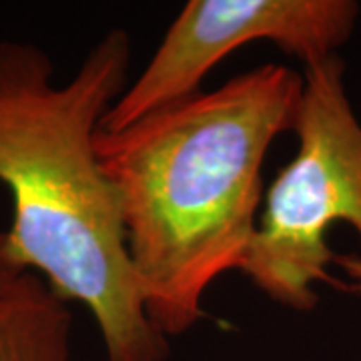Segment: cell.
<instances>
[{"label": "cell", "instance_id": "obj_1", "mask_svg": "<svg viewBox=\"0 0 361 361\" xmlns=\"http://www.w3.org/2000/svg\"><path fill=\"white\" fill-rule=\"evenodd\" d=\"M301 90L303 75L267 63L125 129L97 130L147 317L167 339L205 317L203 297L221 275L243 269L263 161L295 127Z\"/></svg>", "mask_w": 361, "mask_h": 361}, {"label": "cell", "instance_id": "obj_2", "mask_svg": "<svg viewBox=\"0 0 361 361\" xmlns=\"http://www.w3.org/2000/svg\"><path fill=\"white\" fill-rule=\"evenodd\" d=\"M133 40L113 28L75 77L54 85L51 56L0 40V183L13 197L14 259L94 317L109 361H167L130 267L116 197L94 135L125 92Z\"/></svg>", "mask_w": 361, "mask_h": 361}, {"label": "cell", "instance_id": "obj_3", "mask_svg": "<svg viewBox=\"0 0 361 361\" xmlns=\"http://www.w3.org/2000/svg\"><path fill=\"white\" fill-rule=\"evenodd\" d=\"M345 63L334 54L303 71L297 153L271 183L243 265L271 301L310 313L315 283H331L336 263L325 235L348 223L361 239V123L345 92Z\"/></svg>", "mask_w": 361, "mask_h": 361}, {"label": "cell", "instance_id": "obj_4", "mask_svg": "<svg viewBox=\"0 0 361 361\" xmlns=\"http://www.w3.org/2000/svg\"><path fill=\"white\" fill-rule=\"evenodd\" d=\"M357 18L353 0H189L149 65L103 116L101 129H125L197 94L227 54L251 42H273L305 66L325 61L351 39Z\"/></svg>", "mask_w": 361, "mask_h": 361}, {"label": "cell", "instance_id": "obj_5", "mask_svg": "<svg viewBox=\"0 0 361 361\" xmlns=\"http://www.w3.org/2000/svg\"><path fill=\"white\" fill-rule=\"evenodd\" d=\"M39 273L0 293V361H71L73 313Z\"/></svg>", "mask_w": 361, "mask_h": 361}, {"label": "cell", "instance_id": "obj_6", "mask_svg": "<svg viewBox=\"0 0 361 361\" xmlns=\"http://www.w3.org/2000/svg\"><path fill=\"white\" fill-rule=\"evenodd\" d=\"M25 271L26 269H23L20 263L14 259L6 231H0V293H2L8 285H13Z\"/></svg>", "mask_w": 361, "mask_h": 361}, {"label": "cell", "instance_id": "obj_7", "mask_svg": "<svg viewBox=\"0 0 361 361\" xmlns=\"http://www.w3.org/2000/svg\"><path fill=\"white\" fill-rule=\"evenodd\" d=\"M336 265L348 275V283L343 289L361 293V257L357 255H337Z\"/></svg>", "mask_w": 361, "mask_h": 361}]
</instances>
